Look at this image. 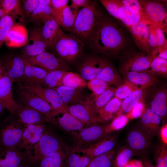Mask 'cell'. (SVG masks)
I'll return each mask as SVG.
<instances>
[{
  "mask_svg": "<svg viewBox=\"0 0 167 167\" xmlns=\"http://www.w3.org/2000/svg\"><path fill=\"white\" fill-rule=\"evenodd\" d=\"M90 42L98 54L114 58L121 55L125 51L127 40L121 27L104 15Z\"/></svg>",
  "mask_w": 167,
  "mask_h": 167,
  "instance_id": "cell-1",
  "label": "cell"
},
{
  "mask_svg": "<svg viewBox=\"0 0 167 167\" xmlns=\"http://www.w3.org/2000/svg\"><path fill=\"white\" fill-rule=\"evenodd\" d=\"M67 111L88 126L97 123V114L85 100L68 106Z\"/></svg>",
  "mask_w": 167,
  "mask_h": 167,
  "instance_id": "cell-20",
  "label": "cell"
},
{
  "mask_svg": "<svg viewBox=\"0 0 167 167\" xmlns=\"http://www.w3.org/2000/svg\"><path fill=\"white\" fill-rule=\"evenodd\" d=\"M84 47V43L75 35L61 29L52 49L58 58L66 63L72 62L80 56Z\"/></svg>",
  "mask_w": 167,
  "mask_h": 167,
  "instance_id": "cell-3",
  "label": "cell"
},
{
  "mask_svg": "<svg viewBox=\"0 0 167 167\" xmlns=\"http://www.w3.org/2000/svg\"><path fill=\"white\" fill-rule=\"evenodd\" d=\"M5 109L4 108L2 104L0 102V117L2 114Z\"/></svg>",
  "mask_w": 167,
  "mask_h": 167,
  "instance_id": "cell-63",
  "label": "cell"
},
{
  "mask_svg": "<svg viewBox=\"0 0 167 167\" xmlns=\"http://www.w3.org/2000/svg\"><path fill=\"white\" fill-rule=\"evenodd\" d=\"M122 101L114 97L97 113V123H105L112 120L118 115Z\"/></svg>",
  "mask_w": 167,
  "mask_h": 167,
  "instance_id": "cell-31",
  "label": "cell"
},
{
  "mask_svg": "<svg viewBox=\"0 0 167 167\" xmlns=\"http://www.w3.org/2000/svg\"><path fill=\"white\" fill-rule=\"evenodd\" d=\"M66 151L63 147L53 154L44 158L40 162L38 167H63Z\"/></svg>",
  "mask_w": 167,
  "mask_h": 167,
  "instance_id": "cell-39",
  "label": "cell"
},
{
  "mask_svg": "<svg viewBox=\"0 0 167 167\" xmlns=\"http://www.w3.org/2000/svg\"><path fill=\"white\" fill-rule=\"evenodd\" d=\"M161 128V129H160V135L161 138L163 142L166 144L167 143V124H165Z\"/></svg>",
  "mask_w": 167,
  "mask_h": 167,
  "instance_id": "cell-59",
  "label": "cell"
},
{
  "mask_svg": "<svg viewBox=\"0 0 167 167\" xmlns=\"http://www.w3.org/2000/svg\"><path fill=\"white\" fill-rule=\"evenodd\" d=\"M150 70L158 77L167 76V60L160 58H151Z\"/></svg>",
  "mask_w": 167,
  "mask_h": 167,
  "instance_id": "cell-46",
  "label": "cell"
},
{
  "mask_svg": "<svg viewBox=\"0 0 167 167\" xmlns=\"http://www.w3.org/2000/svg\"><path fill=\"white\" fill-rule=\"evenodd\" d=\"M40 4L50 6L51 0H39Z\"/></svg>",
  "mask_w": 167,
  "mask_h": 167,
  "instance_id": "cell-61",
  "label": "cell"
},
{
  "mask_svg": "<svg viewBox=\"0 0 167 167\" xmlns=\"http://www.w3.org/2000/svg\"><path fill=\"white\" fill-rule=\"evenodd\" d=\"M120 58L119 69L122 74L128 72H140L150 70L149 54L141 51H125Z\"/></svg>",
  "mask_w": 167,
  "mask_h": 167,
  "instance_id": "cell-8",
  "label": "cell"
},
{
  "mask_svg": "<svg viewBox=\"0 0 167 167\" xmlns=\"http://www.w3.org/2000/svg\"><path fill=\"white\" fill-rule=\"evenodd\" d=\"M29 17L30 20L36 24H44L53 17L52 9L49 5L39 3Z\"/></svg>",
  "mask_w": 167,
  "mask_h": 167,
  "instance_id": "cell-40",
  "label": "cell"
},
{
  "mask_svg": "<svg viewBox=\"0 0 167 167\" xmlns=\"http://www.w3.org/2000/svg\"><path fill=\"white\" fill-rule=\"evenodd\" d=\"M12 83L8 77L0 74V102L4 108L14 116L19 108V105L14 98Z\"/></svg>",
  "mask_w": 167,
  "mask_h": 167,
  "instance_id": "cell-17",
  "label": "cell"
},
{
  "mask_svg": "<svg viewBox=\"0 0 167 167\" xmlns=\"http://www.w3.org/2000/svg\"><path fill=\"white\" fill-rule=\"evenodd\" d=\"M53 89L58 93L63 102L67 106L85 100L82 88L61 86Z\"/></svg>",
  "mask_w": 167,
  "mask_h": 167,
  "instance_id": "cell-32",
  "label": "cell"
},
{
  "mask_svg": "<svg viewBox=\"0 0 167 167\" xmlns=\"http://www.w3.org/2000/svg\"><path fill=\"white\" fill-rule=\"evenodd\" d=\"M87 86L92 92V93L95 95L100 94L113 87L109 86L103 81L96 78L89 81Z\"/></svg>",
  "mask_w": 167,
  "mask_h": 167,
  "instance_id": "cell-49",
  "label": "cell"
},
{
  "mask_svg": "<svg viewBox=\"0 0 167 167\" xmlns=\"http://www.w3.org/2000/svg\"><path fill=\"white\" fill-rule=\"evenodd\" d=\"M0 68L3 74L12 83H21L24 75V58L21 55L8 54L0 59Z\"/></svg>",
  "mask_w": 167,
  "mask_h": 167,
  "instance_id": "cell-9",
  "label": "cell"
},
{
  "mask_svg": "<svg viewBox=\"0 0 167 167\" xmlns=\"http://www.w3.org/2000/svg\"><path fill=\"white\" fill-rule=\"evenodd\" d=\"M146 108L144 100L140 101L137 103L126 115L129 119H133L140 118Z\"/></svg>",
  "mask_w": 167,
  "mask_h": 167,
  "instance_id": "cell-52",
  "label": "cell"
},
{
  "mask_svg": "<svg viewBox=\"0 0 167 167\" xmlns=\"http://www.w3.org/2000/svg\"><path fill=\"white\" fill-rule=\"evenodd\" d=\"M129 119L126 115L120 114L116 116L108 125L106 126L105 131L110 133L118 131L124 127L128 123Z\"/></svg>",
  "mask_w": 167,
  "mask_h": 167,
  "instance_id": "cell-48",
  "label": "cell"
},
{
  "mask_svg": "<svg viewBox=\"0 0 167 167\" xmlns=\"http://www.w3.org/2000/svg\"><path fill=\"white\" fill-rule=\"evenodd\" d=\"M17 93L20 104L33 108L46 118L48 122L53 124L54 118L50 106L34 92L18 83Z\"/></svg>",
  "mask_w": 167,
  "mask_h": 167,
  "instance_id": "cell-7",
  "label": "cell"
},
{
  "mask_svg": "<svg viewBox=\"0 0 167 167\" xmlns=\"http://www.w3.org/2000/svg\"><path fill=\"white\" fill-rule=\"evenodd\" d=\"M144 100L148 107L161 118L163 124L165 122L167 114V88L165 84L161 82L145 90Z\"/></svg>",
  "mask_w": 167,
  "mask_h": 167,
  "instance_id": "cell-6",
  "label": "cell"
},
{
  "mask_svg": "<svg viewBox=\"0 0 167 167\" xmlns=\"http://www.w3.org/2000/svg\"><path fill=\"white\" fill-rule=\"evenodd\" d=\"M104 16L93 4L79 10L71 33L82 42H90Z\"/></svg>",
  "mask_w": 167,
  "mask_h": 167,
  "instance_id": "cell-2",
  "label": "cell"
},
{
  "mask_svg": "<svg viewBox=\"0 0 167 167\" xmlns=\"http://www.w3.org/2000/svg\"><path fill=\"white\" fill-rule=\"evenodd\" d=\"M122 75L124 82L136 90L145 89L161 82L159 77L150 70L140 72H128Z\"/></svg>",
  "mask_w": 167,
  "mask_h": 167,
  "instance_id": "cell-12",
  "label": "cell"
},
{
  "mask_svg": "<svg viewBox=\"0 0 167 167\" xmlns=\"http://www.w3.org/2000/svg\"><path fill=\"white\" fill-rule=\"evenodd\" d=\"M66 151L63 167H87L91 160L79 149L64 145Z\"/></svg>",
  "mask_w": 167,
  "mask_h": 167,
  "instance_id": "cell-29",
  "label": "cell"
},
{
  "mask_svg": "<svg viewBox=\"0 0 167 167\" xmlns=\"http://www.w3.org/2000/svg\"><path fill=\"white\" fill-rule=\"evenodd\" d=\"M102 4L110 15L120 20L118 11L121 3L120 0H100Z\"/></svg>",
  "mask_w": 167,
  "mask_h": 167,
  "instance_id": "cell-50",
  "label": "cell"
},
{
  "mask_svg": "<svg viewBox=\"0 0 167 167\" xmlns=\"http://www.w3.org/2000/svg\"><path fill=\"white\" fill-rule=\"evenodd\" d=\"M25 68L22 84L30 86H42L47 72L30 64L24 58Z\"/></svg>",
  "mask_w": 167,
  "mask_h": 167,
  "instance_id": "cell-27",
  "label": "cell"
},
{
  "mask_svg": "<svg viewBox=\"0 0 167 167\" xmlns=\"http://www.w3.org/2000/svg\"><path fill=\"white\" fill-rule=\"evenodd\" d=\"M61 85L71 88L83 89L87 86V83L79 74L68 71L63 76Z\"/></svg>",
  "mask_w": 167,
  "mask_h": 167,
  "instance_id": "cell-42",
  "label": "cell"
},
{
  "mask_svg": "<svg viewBox=\"0 0 167 167\" xmlns=\"http://www.w3.org/2000/svg\"><path fill=\"white\" fill-rule=\"evenodd\" d=\"M151 58H160L167 60V40L162 45L153 49L149 54Z\"/></svg>",
  "mask_w": 167,
  "mask_h": 167,
  "instance_id": "cell-54",
  "label": "cell"
},
{
  "mask_svg": "<svg viewBox=\"0 0 167 167\" xmlns=\"http://www.w3.org/2000/svg\"><path fill=\"white\" fill-rule=\"evenodd\" d=\"M117 139L116 136H108L88 147L79 149L92 160L113 149Z\"/></svg>",
  "mask_w": 167,
  "mask_h": 167,
  "instance_id": "cell-22",
  "label": "cell"
},
{
  "mask_svg": "<svg viewBox=\"0 0 167 167\" xmlns=\"http://www.w3.org/2000/svg\"><path fill=\"white\" fill-rule=\"evenodd\" d=\"M0 8L6 15H9L15 19L18 15L22 16V11L20 6V1L17 0H0Z\"/></svg>",
  "mask_w": 167,
  "mask_h": 167,
  "instance_id": "cell-45",
  "label": "cell"
},
{
  "mask_svg": "<svg viewBox=\"0 0 167 167\" xmlns=\"http://www.w3.org/2000/svg\"><path fill=\"white\" fill-rule=\"evenodd\" d=\"M68 0H51L50 6L53 11L58 10L68 6Z\"/></svg>",
  "mask_w": 167,
  "mask_h": 167,
  "instance_id": "cell-58",
  "label": "cell"
},
{
  "mask_svg": "<svg viewBox=\"0 0 167 167\" xmlns=\"http://www.w3.org/2000/svg\"><path fill=\"white\" fill-rule=\"evenodd\" d=\"M28 39L26 28L21 24H16L10 29L5 42L8 47H19L24 46Z\"/></svg>",
  "mask_w": 167,
  "mask_h": 167,
  "instance_id": "cell-28",
  "label": "cell"
},
{
  "mask_svg": "<svg viewBox=\"0 0 167 167\" xmlns=\"http://www.w3.org/2000/svg\"><path fill=\"white\" fill-rule=\"evenodd\" d=\"M151 138L139 128L135 129L127 135V145L137 153L143 152L149 147Z\"/></svg>",
  "mask_w": 167,
  "mask_h": 167,
  "instance_id": "cell-23",
  "label": "cell"
},
{
  "mask_svg": "<svg viewBox=\"0 0 167 167\" xmlns=\"http://www.w3.org/2000/svg\"><path fill=\"white\" fill-rule=\"evenodd\" d=\"M138 154L128 145L120 148L118 151L113 161V167H124L131 158Z\"/></svg>",
  "mask_w": 167,
  "mask_h": 167,
  "instance_id": "cell-43",
  "label": "cell"
},
{
  "mask_svg": "<svg viewBox=\"0 0 167 167\" xmlns=\"http://www.w3.org/2000/svg\"><path fill=\"white\" fill-rule=\"evenodd\" d=\"M24 161L20 164L17 167H33L31 165H28L24 163Z\"/></svg>",
  "mask_w": 167,
  "mask_h": 167,
  "instance_id": "cell-62",
  "label": "cell"
},
{
  "mask_svg": "<svg viewBox=\"0 0 167 167\" xmlns=\"http://www.w3.org/2000/svg\"><path fill=\"white\" fill-rule=\"evenodd\" d=\"M140 118L139 128L151 138L157 133L163 125L160 117L146 106Z\"/></svg>",
  "mask_w": 167,
  "mask_h": 167,
  "instance_id": "cell-18",
  "label": "cell"
},
{
  "mask_svg": "<svg viewBox=\"0 0 167 167\" xmlns=\"http://www.w3.org/2000/svg\"><path fill=\"white\" fill-rule=\"evenodd\" d=\"M25 59L31 65L41 68L47 72L58 69L69 71L71 69L67 63L46 51Z\"/></svg>",
  "mask_w": 167,
  "mask_h": 167,
  "instance_id": "cell-13",
  "label": "cell"
},
{
  "mask_svg": "<svg viewBox=\"0 0 167 167\" xmlns=\"http://www.w3.org/2000/svg\"><path fill=\"white\" fill-rule=\"evenodd\" d=\"M53 124L71 133L73 136L88 126L80 122L67 111L60 113L54 118Z\"/></svg>",
  "mask_w": 167,
  "mask_h": 167,
  "instance_id": "cell-21",
  "label": "cell"
},
{
  "mask_svg": "<svg viewBox=\"0 0 167 167\" xmlns=\"http://www.w3.org/2000/svg\"><path fill=\"white\" fill-rule=\"evenodd\" d=\"M47 46L41 34V30L35 28L31 32L21 55L24 58L34 56L46 51Z\"/></svg>",
  "mask_w": 167,
  "mask_h": 167,
  "instance_id": "cell-19",
  "label": "cell"
},
{
  "mask_svg": "<svg viewBox=\"0 0 167 167\" xmlns=\"http://www.w3.org/2000/svg\"><path fill=\"white\" fill-rule=\"evenodd\" d=\"M63 145L52 134L45 131L37 142L24 152L28 161L33 164L57 151Z\"/></svg>",
  "mask_w": 167,
  "mask_h": 167,
  "instance_id": "cell-4",
  "label": "cell"
},
{
  "mask_svg": "<svg viewBox=\"0 0 167 167\" xmlns=\"http://www.w3.org/2000/svg\"><path fill=\"white\" fill-rule=\"evenodd\" d=\"M160 148L157 158L158 167H167V150L164 147Z\"/></svg>",
  "mask_w": 167,
  "mask_h": 167,
  "instance_id": "cell-56",
  "label": "cell"
},
{
  "mask_svg": "<svg viewBox=\"0 0 167 167\" xmlns=\"http://www.w3.org/2000/svg\"><path fill=\"white\" fill-rule=\"evenodd\" d=\"M118 15L120 20L127 28L139 23L153 24L138 12L122 4L118 9Z\"/></svg>",
  "mask_w": 167,
  "mask_h": 167,
  "instance_id": "cell-30",
  "label": "cell"
},
{
  "mask_svg": "<svg viewBox=\"0 0 167 167\" xmlns=\"http://www.w3.org/2000/svg\"><path fill=\"white\" fill-rule=\"evenodd\" d=\"M5 15L6 14L4 11L0 8V19Z\"/></svg>",
  "mask_w": 167,
  "mask_h": 167,
  "instance_id": "cell-64",
  "label": "cell"
},
{
  "mask_svg": "<svg viewBox=\"0 0 167 167\" xmlns=\"http://www.w3.org/2000/svg\"><path fill=\"white\" fill-rule=\"evenodd\" d=\"M148 25L145 23H139L128 28L135 43L141 52L149 54Z\"/></svg>",
  "mask_w": 167,
  "mask_h": 167,
  "instance_id": "cell-25",
  "label": "cell"
},
{
  "mask_svg": "<svg viewBox=\"0 0 167 167\" xmlns=\"http://www.w3.org/2000/svg\"><path fill=\"white\" fill-rule=\"evenodd\" d=\"M136 90L128 84L124 83L116 88L114 97L122 101Z\"/></svg>",
  "mask_w": 167,
  "mask_h": 167,
  "instance_id": "cell-51",
  "label": "cell"
},
{
  "mask_svg": "<svg viewBox=\"0 0 167 167\" xmlns=\"http://www.w3.org/2000/svg\"><path fill=\"white\" fill-rule=\"evenodd\" d=\"M26 158L24 152L17 149L0 150V167H17Z\"/></svg>",
  "mask_w": 167,
  "mask_h": 167,
  "instance_id": "cell-33",
  "label": "cell"
},
{
  "mask_svg": "<svg viewBox=\"0 0 167 167\" xmlns=\"http://www.w3.org/2000/svg\"><path fill=\"white\" fill-rule=\"evenodd\" d=\"M105 127L96 123L83 129L73 136L75 139L73 148L79 149L84 145L89 146L108 136Z\"/></svg>",
  "mask_w": 167,
  "mask_h": 167,
  "instance_id": "cell-10",
  "label": "cell"
},
{
  "mask_svg": "<svg viewBox=\"0 0 167 167\" xmlns=\"http://www.w3.org/2000/svg\"><path fill=\"white\" fill-rule=\"evenodd\" d=\"M120 1L122 5L127 6L133 10L138 12L141 15L147 18L144 13L142 7L138 0H120Z\"/></svg>",
  "mask_w": 167,
  "mask_h": 167,
  "instance_id": "cell-55",
  "label": "cell"
},
{
  "mask_svg": "<svg viewBox=\"0 0 167 167\" xmlns=\"http://www.w3.org/2000/svg\"><path fill=\"white\" fill-rule=\"evenodd\" d=\"M148 43L150 54L154 49L163 45L167 39L165 36L166 33L161 27L150 24L148 25Z\"/></svg>",
  "mask_w": 167,
  "mask_h": 167,
  "instance_id": "cell-37",
  "label": "cell"
},
{
  "mask_svg": "<svg viewBox=\"0 0 167 167\" xmlns=\"http://www.w3.org/2000/svg\"><path fill=\"white\" fill-rule=\"evenodd\" d=\"M145 90V89L135 90L123 100L118 115L127 114L137 103L144 100Z\"/></svg>",
  "mask_w": 167,
  "mask_h": 167,
  "instance_id": "cell-38",
  "label": "cell"
},
{
  "mask_svg": "<svg viewBox=\"0 0 167 167\" xmlns=\"http://www.w3.org/2000/svg\"><path fill=\"white\" fill-rule=\"evenodd\" d=\"M106 59L98 56L88 57L79 67V75L86 81L96 78L109 62Z\"/></svg>",
  "mask_w": 167,
  "mask_h": 167,
  "instance_id": "cell-16",
  "label": "cell"
},
{
  "mask_svg": "<svg viewBox=\"0 0 167 167\" xmlns=\"http://www.w3.org/2000/svg\"><path fill=\"white\" fill-rule=\"evenodd\" d=\"M60 29L54 17L44 24L41 30V34L47 49H52Z\"/></svg>",
  "mask_w": 167,
  "mask_h": 167,
  "instance_id": "cell-36",
  "label": "cell"
},
{
  "mask_svg": "<svg viewBox=\"0 0 167 167\" xmlns=\"http://www.w3.org/2000/svg\"><path fill=\"white\" fill-rule=\"evenodd\" d=\"M135 162L134 161H129L124 167H141V165L140 163H139L138 164L137 163H135Z\"/></svg>",
  "mask_w": 167,
  "mask_h": 167,
  "instance_id": "cell-60",
  "label": "cell"
},
{
  "mask_svg": "<svg viewBox=\"0 0 167 167\" xmlns=\"http://www.w3.org/2000/svg\"><path fill=\"white\" fill-rule=\"evenodd\" d=\"M116 88L113 87L98 95H95L92 93L86 97L85 101L97 114L101 108L114 97Z\"/></svg>",
  "mask_w": 167,
  "mask_h": 167,
  "instance_id": "cell-34",
  "label": "cell"
},
{
  "mask_svg": "<svg viewBox=\"0 0 167 167\" xmlns=\"http://www.w3.org/2000/svg\"><path fill=\"white\" fill-rule=\"evenodd\" d=\"M24 129L13 115L6 117L0 124V150L17 149Z\"/></svg>",
  "mask_w": 167,
  "mask_h": 167,
  "instance_id": "cell-5",
  "label": "cell"
},
{
  "mask_svg": "<svg viewBox=\"0 0 167 167\" xmlns=\"http://www.w3.org/2000/svg\"><path fill=\"white\" fill-rule=\"evenodd\" d=\"M78 10L68 5L58 10H52L53 17L60 27L71 33Z\"/></svg>",
  "mask_w": 167,
  "mask_h": 167,
  "instance_id": "cell-24",
  "label": "cell"
},
{
  "mask_svg": "<svg viewBox=\"0 0 167 167\" xmlns=\"http://www.w3.org/2000/svg\"><path fill=\"white\" fill-rule=\"evenodd\" d=\"M138 1L147 19L152 24L161 27L162 21L167 15V10L164 3L157 1Z\"/></svg>",
  "mask_w": 167,
  "mask_h": 167,
  "instance_id": "cell-15",
  "label": "cell"
},
{
  "mask_svg": "<svg viewBox=\"0 0 167 167\" xmlns=\"http://www.w3.org/2000/svg\"><path fill=\"white\" fill-rule=\"evenodd\" d=\"M116 153L115 150L113 149L92 159L87 167H112Z\"/></svg>",
  "mask_w": 167,
  "mask_h": 167,
  "instance_id": "cell-44",
  "label": "cell"
},
{
  "mask_svg": "<svg viewBox=\"0 0 167 167\" xmlns=\"http://www.w3.org/2000/svg\"><path fill=\"white\" fill-rule=\"evenodd\" d=\"M22 84L33 91L49 105L54 118L58 114L67 111L68 106L63 102L59 94L54 89L40 85L30 86Z\"/></svg>",
  "mask_w": 167,
  "mask_h": 167,
  "instance_id": "cell-11",
  "label": "cell"
},
{
  "mask_svg": "<svg viewBox=\"0 0 167 167\" xmlns=\"http://www.w3.org/2000/svg\"><path fill=\"white\" fill-rule=\"evenodd\" d=\"M19 104V107L15 114L13 116L24 125L48 122L46 117L40 112L32 108Z\"/></svg>",
  "mask_w": 167,
  "mask_h": 167,
  "instance_id": "cell-26",
  "label": "cell"
},
{
  "mask_svg": "<svg viewBox=\"0 0 167 167\" xmlns=\"http://www.w3.org/2000/svg\"><path fill=\"white\" fill-rule=\"evenodd\" d=\"M71 2L70 6L78 10L80 7L87 6L94 3L92 1L89 0H72Z\"/></svg>",
  "mask_w": 167,
  "mask_h": 167,
  "instance_id": "cell-57",
  "label": "cell"
},
{
  "mask_svg": "<svg viewBox=\"0 0 167 167\" xmlns=\"http://www.w3.org/2000/svg\"><path fill=\"white\" fill-rule=\"evenodd\" d=\"M96 78L103 81L110 86L116 88L124 83L122 78L110 62L104 67Z\"/></svg>",
  "mask_w": 167,
  "mask_h": 167,
  "instance_id": "cell-35",
  "label": "cell"
},
{
  "mask_svg": "<svg viewBox=\"0 0 167 167\" xmlns=\"http://www.w3.org/2000/svg\"><path fill=\"white\" fill-rule=\"evenodd\" d=\"M15 19L9 15H4L0 19V49L5 42L8 33L15 23Z\"/></svg>",
  "mask_w": 167,
  "mask_h": 167,
  "instance_id": "cell-47",
  "label": "cell"
},
{
  "mask_svg": "<svg viewBox=\"0 0 167 167\" xmlns=\"http://www.w3.org/2000/svg\"><path fill=\"white\" fill-rule=\"evenodd\" d=\"M45 131L44 123L24 125L17 149L20 151H26L37 143Z\"/></svg>",
  "mask_w": 167,
  "mask_h": 167,
  "instance_id": "cell-14",
  "label": "cell"
},
{
  "mask_svg": "<svg viewBox=\"0 0 167 167\" xmlns=\"http://www.w3.org/2000/svg\"><path fill=\"white\" fill-rule=\"evenodd\" d=\"M68 71L65 69H58L48 72L42 86L54 89L62 86V79Z\"/></svg>",
  "mask_w": 167,
  "mask_h": 167,
  "instance_id": "cell-41",
  "label": "cell"
},
{
  "mask_svg": "<svg viewBox=\"0 0 167 167\" xmlns=\"http://www.w3.org/2000/svg\"><path fill=\"white\" fill-rule=\"evenodd\" d=\"M22 2L24 13L28 17L35 10L39 4V0H26Z\"/></svg>",
  "mask_w": 167,
  "mask_h": 167,
  "instance_id": "cell-53",
  "label": "cell"
}]
</instances>
